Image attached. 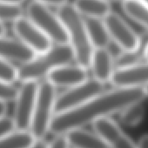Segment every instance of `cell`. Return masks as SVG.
I'll return each instance as SVG.
<instances>
[{
	"instance_id": "1",
	"label": "cell",
	"mask_w": 148,
	"mask_h": 148,
	"mask_svg": "<svg viewBox=\"0 0 148 148\" xmlns=\"http://www.w3.org/2000/svg\"><path fill=\"white\" fill-rule=\"evenodd\" d=\"M146 97L144 87H115L103 92L82 106L57 113L50 125V132L58 135L80 128L96 119L119 112L126 106L141 102Z\"/></svg>"
},
{
	"instance_id": "2",
	"label": "cell",
	"mask_w": 148,
	"mask_h": 148,
	"mask_svg": "<svg viewBox=\"0 0 148 148\" xmlns=\"http://www.w3.org/2000/svg\"><path fill=\"white\" fill-rule=\"evenodd\" d=\"M57 14L67 31L69 45L73 51L76 63L89 69L94 48L89 38L85 18L69 3L58 8Z\"/></svg>"
},
{
	"instance_id": "3",
	"label": "cell",
	"mask_w": 148,
	"mask_h": 148,
	"mask_svg": "<svg viewBox=\"0 0 148 148\" xmlns=\"http://www.w3.org/2000/svg\"><path fill=\"white\" fill-rule=\"evenodd\" d=\"M73 60H75L73 51L69 44H54L47 51L38 54L31 61L18 67V80L38 81L46 78L52 70L70 64Z\"/></svg>"
},
{
	"instance_id": "4",
	"label": "cell",
	"mask_w": 148,
	"mask_h": 148,
	"mask_svg": "<svg viewBox=\"0 0 148 148\" xmlns=\"http://www.w3.org/2000/svg\"><path fill=\"white\" fill-rule=\"evenodd\" d=\"M57 98L56 86L48 80L38 85V95L31 125V132L36 138H44L50 130V125L55 115L54 107Z\"/></svg>"
},
{
	"instance_id": "5",
	"label": "cell",
	"mask_w": 148,
	"mask_h": 148,
	"mask_svg": "<svg viewBox=\"0 0 148 148\" xmlns=\"http://www.w3.org/2000/svg\"><path fill=\"white\" fill-rule=\"evenodd\" d=\"M26 14L53 44H69L67 31L64 23L57 12H53L49 6L33 0L26 8Z\"/></svg>"
},
{
	"instance_id": "6",
	"label": "cell",
	"mask_w": 148,
	"mask_h": 148,
	"mask_svg": "<svg viewBox=\"0 0 148 148\" xmlns=\"http://www.w3.org/2000/svg\"><path fill=\"white\" fill-rule=\"evenodd\" d=\"M105 91V84L95 79H88L85 82L67 88L57 95L55 101V114L72 110L82 106L95 96Z\"/></svg>"
},
{
	"instance_id": "7",
	"label": "cell",
	"mask_w": 148,
	"mask_h": 148,
	"mask_svg": "<svg viewBox=\"0 0 148 148\" xmlns=\"http://www.w3.org/2000/svg\"><path fill=\"white\" fill-rule=\"evenodd\" d=\"M38 81H23L18 88V97L15 100L13 120L16 130L28 131L31 128L38 90Z\"/></svg>"
},
{
	"instance_id": "8",
	"label": "cell",
	"mask_w": 148,
	"mask_h": 148,
	"mask_svg": "<svg viewBox=\"0 0 148 148\" xmlns=\"http://www.w3.org/2000/svg\"><path fill=\"white\" fill-rule=\"evenodd\" d=\"M111 40L113 41L122 51L137 50L141 42V38L132 27L116 12H111L104 19Z\"/></svg>"
},
{
	"instance_id": "9",
	"label": "cell",
	"mask_w": 148,
	"mask_h": 148,
	"mask_svg": "<svg viewBox=\"0 0 148 148\" xmlns=\"http://www.w3.org/2000/svg\"><path fill=\"white\" fill-rule=\"evenodd\" d=\"M13 32L37 54L47 51L53 45L51 40L26 16L13 23Z\"/></svg>"
},
{
	"instance_id": "10",
	"label": "cell",
	"mask_w": 148,
	"mask_h": 148,
	"mask_svg": "<svg viewBox=\"0 0 148 148\" xmlns=\"http://www.w3.org/2000/svg\"><path fill=\"white\" fill-rule=\"evenodd\" d=\"M110 83L114 87H145L148 85V61L116 68Z\"/></svg>"
},
{
	"instance_id": "11",
	"label": "cell",
	"mask_w": 148,
	"mask_h": 148,
	"mask_svg": "<svg viewBox=\"0 0 148 148\" xmlns=\"http://www.w3.org/2000/svg\"><path fill=\"white\" fill-rule=\"evenodd\" d=\"M92 125L95 132L106 142L110 148H137L134 142L109 117L99 118Z\"/></svg>"
},
{
	"instance_id": "12",
	"label": "cell",
	"mask_w": 148,
	"mask_h": 148,
	"mask_svg": "<svg viewBox=\"0 0 148 148\" xmlns=\"http://www.w3.org/2000/svg\"><path fill=\"white\" fill-rule=\"evenodd\" d=\"M86 68L76 63V64H64L52 70L45 79L56 87L70 88L87 80L88 72Z\"/></svg>"
},
{
	"instance_id": "13",
	"label": "cell",
	"mask_w": 148,
	"mask_h": 148,
	"mask_svg": "<svg viewBox=\"0 0 148 148\" xmlns=\"http://www.w3.org/2000/svg\"><path fill=\"white\" fill-rule=\"evenodd\" d=\"M89 69L93 79L106 84L111 81L115 71V58L107 48L94 49Z\"/></svg>"
},
{
	"instance_id": "14",
	"label": "cell",
	"mask_w": 148,
	"mask_h": 148,
	"mask_svg": "<svg viewBox=\"0 0 148 148\" xmlns=\"http://www.w3.org/2000/svg\"><path fill=\"white\" fill-rule=\"evenodd\" d=\"M37 55L32 49L18 38L0 37V57L10 62H18L22 64L31 61Z\"/></svg>"
},
{
	"instance_id": "15",
	"label": "cell",
	"mask_w": 148,
	"mask_h": 148,
	"mask_svg": "<svg viewBox=\"0 0 148 148\" xmlns=\"http://www.w3.org/2000/svg\"><path fill=\"white\" fill-rule=\"evenodd\" d=\"M65 136L69 145L75 148H110L99 134L92 133L81 127L68 131Z\"/></svg>"
},
{
	"instance_id": "16",
	"label": "cell",
	"mask_w": 148,
	"mask_h": 148,
	"mask_svg": "<svg viewBox=\"0 0 148 148\" xmlns=\"http://www.w3.org/2000/svg\"><path fill=\"white\" fill-rule=\"evenodd\" d=\"M89 38L94 49L107 48L111 38L103 19L95 18H85Z\"/></svg>"
},
{
	"instance_id": "17",
	"label": "cell",
	"mask_w": 148,
	"mask_h": 148,
	"mask_svg": "<svg viewBox=\"0 0 148 148\" xmlns=\"http://www.w3.org/2000/svg\"><path fill=\"white\" fill-rule=\"evenodd\" d=\"M72 5L84 18L104 19L112 12L106 0H74Z\"/></svg>"
},
{
	"instance_id": "18",
	"label": "cell",
	"mask_w": 148,
	"mask_h": 148,
	"mask_svg": "<svg viewBox=\"0 0 148 148\" xmlns=\"http://www.w3.org/2000/svg\"><path fill=\"white\" fill-rule=\"evenodd\" d=\"M127 17L148 32V5L143 0H128L122 4Z\"/></svg>"
},
{
	"instance_id": "19",
	"label": "cell",
	"mask_w": 148,
	"mask_h": 148,
	"mask_svg": "<svg viewBox=\"0 0 148 148\" xmlns=\"http://www.w3.org/2000/svg\"><path fill=\"white\" fill-rule=\"evenodd\" d=\"M35 138L31 131L16 130L0 138V148H29Z\"/></svg>"
},
{
	"instance_id": "20",
	"label": "cell",
	"mask_w": 148,
	"mask_h": 148,
	"mask_svg": "<svg viewBox=\"0 0 148 148\" xmlns=\"http://www.w3.org/2000/svg\"><path fill=\"white\" fill-rule=\"evenodd\" d=\"M120 112V120L125 125L130 126L139 124L145 116V109L141 102L133 103L126 106Z\"/></svg>"
},
{
	"instance_id": "21",
	"label": "cell",
	"mask_w": 148,
	"mask_h": 148,
	"mask_svg": "<svg viewBox=\"0 0 148 148\" xmlns=\"http://www.w3.org/2000/svg\"><path fill=\"white\" fill-rule=\"evenodd\" d=\"M24 17V10L20 5L0 3V21L14 23Z\"/></svg>"
},
{
	"instance_id": "22",
	"label": "cell",
	"mask_w": 148,
	"mask_h": 148,
	"mask_svg": "<svg viewBox=\"0 0 148 148\" xmlns=\"http://www.w3.org/2000/svg\"><path fill=\"white\" fill-rule=\"evenodd\" d=\"M0 80L12 83L18 80V67L1 57H0Z\"/></svg>"
},
{
	"instance_id": "23",
	"label": "cell",
	"mask_w": 148,
	"mask_h": 148,
	"mask_svg": "<svg viewBox=\"0 0 148 148\" xmlns=\"http://www.w3.org/2000/svg\"><path fill=\"white\" fill-rule=\"evenodd\" d=\"M18 93V88L13 83L0 80V101L11 102L15 101Z\"/></svg>"
},
{
	"instance_id": "24",
	"label": "cell",
	"mask_w": 148,
	"mask_h": 148,
	"mask_svg": "<svg viewBox=\"0 0 148 148\" xmlns=\"http://www.w3.org/2000/svg\"><path fill=\"white\" fill-rule=\"evenodd\" d=\"M15 129L16 127L13 119L5 115L0 118V138L12 132Z\"/></svg>"
},
{
	"instance_id": "25",
	"label": "cell",
	"mask_w": 148,
	"mask_h": 148,
	"mask_svg": "<svg viewBox=\"0 0 148 148\" xmlns=\"http://www.w3.org/2000/svg\"><path fill=\"white\" fill-rule=\"evenodd\" d=\"M69 142L66 136L63 134H58L57 137L49 144V148H68Z\"/></svg>"
},
{
	"instance_id": "26",
	"label": "cell",
	"mask_w": 148,
	"mask_h": 148,
	"mask_svg": "<svg viewBox=\"0 0 148 148\" xmlns=\"http://www.w3.org/2000/svg\"><path fill=\"white\" fill-rule=\"evenodd\" d=\"M34 1H37L47 6H53L57 8H59L60 6L68 3V0H34Z\"/></svg>"
},
{
	"instance_id": "27",
	"label": "cell",
	"mask_w": 148,
	"mask_h": 148,
	"mask_svg": "<svg viewBox=\"0 0 148 148\" xmlns=\"http://www.w3.org/2000/svg\"><path fill=\"white\" fill-rule=\"evenodd\" d=\"M29 148H49V144L43 139V138H35L34 142Z\"/></svg>"
},
{
	"instance_id": "28",
	"label": "cell",
	"mask_w": 148,
	"mask_h": 148,
	"mask_svg": "<svg viewBox=\"0 0 148 148\" xmlns=\"http://www.w3.org/2000/svg\"><path fill=\"white\" fill-rule=\"evenodd\" d=\"M137 148H148V134L142 136L138 141Z\"/></svg>"
},
{
	"instance_id": "29",
	"label": "cell",
	"mask_w": 148,
	"mask_h": 148,
	"mask_svg": "<svg viewBox=\"0 0 148 148\" xmlns=\"http://www.w3.org/2000/svg\"><path fill=\"white\" fill-rule=\"evenodd\" d=\"M6 111H7V106H6L5 102L0 101V118L5 115Z\"/></svg>"
},
{
	"instance_id": "30",
	"label": "cell",
	"mask_w": 148,
	"mask_h": 148,
	"mask_svg": "<svg viewBox=\"0 0 148 148\" xmlns=\"http://www.w3.org/2000/svg\"><path fill=\"white\" fill-rule=\"evenodd\" d=\"M5 34H6V27L2 21H0V37L5 36Z\"/></svg>"
},
{
	"instance_id": "31",
	"label": "cell",
	"mask_w": 148,
	"mask_h": 148,
	"mask_svg": "<svg viewBox=\"0 0 148 148\" xmlns=\"http://www.w3.org/2000/svg\"><path fill=\"white\" fill-rule=\"evenodd\" d=\"M24 0H0V3H9V4H18L21 5Z\"/></svg>"
},
{
	"instance_id": "32",
	"label": "cell",
	"mask_w": 148,
	"mask_h": 148,
	"mask_svg": "<svg viewBox=\"0 0 148 148\" xmlns=\"http://www.w3.org/2000/svg\"><path fill=\"white\" fill-rule=\"evenodd\" d=\"M107 2H122V3H124V2H125V1H128V0H106Z\"/></svg>"
},
{
	"instance_id": "33",
	"label": "cell",
	"mask_w": 148,
	"mask_h": 148,
	"mask_svg": "<svg viewBox=\"0 0 148 148\" xmlns=\"http://www.w3.org/2000/svg\"><path fill=\"white\" fill-rule=\"evenodd\" d=\"M145 59L148 61V45H146V47H145Z\"/></svg>"
},
{
	"instance_id": "34",
	"label": "cell",
	"mask_w": 148,
	"mask_h": 148,
	"mask_svg": "<svg viewBox=\"0 0 148 148\" xmlns=\"http://www.w3.org/2000/svg\"><path fill=\"white\" fill-rule=\"evenodd\" d=\"M144 90H145V95H146V96H148V85H147V86H145L144 87Z\"/></svg>"
},
{
	"instance_id": "35",
	"label": "cell",
	"mask_w": 148,
	"mask_h": 148,
	"mask_svg": "<svg viewBox=\"0 0 148 148\" xmlns=\"http://www.w3.org/2000/svg\"><path fill=\"white\" fill-rule=\"evenodd\" d=\"M143 1H145V2L148 5V0H143Z\"/></svg>"
}]
</instances>
